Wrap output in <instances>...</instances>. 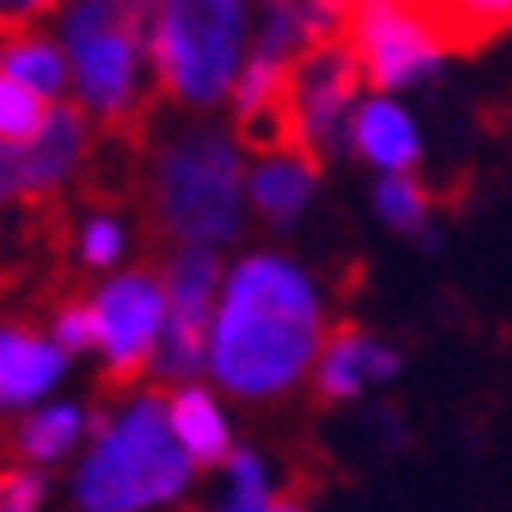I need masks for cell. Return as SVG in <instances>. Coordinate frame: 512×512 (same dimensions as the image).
<instances>
[{
  "label": "cell",
  "instance_id": "7a4b0ae2",
  "mask_svg": "<svg viewBox=\"0 0 512 512\" xmlns=\"http://www.w3.org/2000/svg\"><path fill=\"white\" fill-rule=\"evenodd\" d=\"M240 231V156L212 127L160 146L151 170L146 240L207 249Z\"/></svg>",
  "mask_w": 512,
  "mask_h": 512
},
{
  "label": "cell",
  "instance_id": "6da1fadb",
  "mask_svg": "<svg viewBox=\"0 0 512 512\" xmlns=\"http://www.w3.org/2000/svg\"><path fill=\"white\" fill-rule=\"evenodd\" d=\"M320 306L311 282L273 254H249L226 282L212 329V372L231 395L268 400L311 367Z\"/></svg>",
  "mask_w": 512,
  "mask_h": 512
},
{
  "label": "cell",
  "instance_id": "603a6c76",
  "mask_svg": "<svg viewBox=\"0 0 512 512\" xmlns=\"http://www.w3.org/2000/svg\"><path fill=\"white\" fill-rule=\"evenodd\" d=\"M264 512H301V503H296L292 494H282V498H268V508Z\"/></svg>",
  "mask_w": 512,
  "mask_h": 512
},
{
  "label": "cell",
  "instance_id": "d6986e66",
  "mask_svg": "<svg viewBox=\"0 0 512 512\" xmlns=\"http://www.w3.org/2000/svg\"><path fill=\"white\" fill-rule=\"evenodd\" d=\"M52 334H57V348L62 353H80V348H94L99 343V315L85 301H66L57 320H52Z\"/></svg>",
  "mask_w": 512,
  "mask_h": 512
},
{
  "label": "cell",
  "instance_id": "9a60e30c",
  "mask_svg": "<svg viewBox=\"0 0 512 512\" xmlns=\"http://www.w3.org/2000/svg\"><path fill=\"white\" fill-rule=\"evenodd\" d=\"M0 76L19 80L24 90H33L43 99V94H62L66 62H62V52L52 43H43V38H19V43L0 47Z\"/></svg>",
  "mask_w": 512,
  "mask_h": 512
},
{
  "label": "cell",
  "instance_id": "9c48e42d",
  "mask_svg": "<svg viewBox=\"0 0 512 512\" xmlns=\"http://www.w3.org/2000/svg\"><path fill=\"white\" fill-rule=\"evenodd\" d=\"M437 52H480L512 29V0H404Z\"/></svg>",
  "mask_w": 512,
  "mask_h": 512
},
{
  "label": "cell",
  "instance_id": "30bf717a",
  "mask_svg": "<svg viewBox=\"0 0 512 512\" xmlns=\"http://www.w3.org/2000/svg\"><path fill=\"white\" fill-rule=\"evenodd\" d=\"M66 367V353L57 343L38 339L29 329H0V409L38 400Z\"/></svg>",
  "mask_w": 512,
  "mask_h": 512
},
{
  "label": "cell",
  "instance_id": "5bb4252c",
  "mask_svg": "<svg viewBox=\"0 0 512 512\" xmlns=\"http://www.w3.org/2000/svg\"><path fill=\"white\" fill-rule=\"evenodd\" d=\"M315 188V170L301 160H273L249 174V198L268 221H292Z\"/></svg>",
  "mask_w": 512,
  "mask_h": 512
},
{
  "label": "cell",
  "instance_id": "5b68a950",
  "mask_svg": "<svg viewBox=\"0 0 512 512\" xmlns=\"http://www.w3.org/2000/svg\"><path fill=\"white\" fill-rule=\"evenodd\" d=\"M94 315H99V348L109 353L104 390H127L156 357V339L165 325V287L151 273H123L99 292Z\"/></svg>",
  "mask_w": 512,
  "mask_h": 512
},
{
  "label": "cell",
  "instance_id": "3957f363",
  "mask_svg": "<svg viewBox=\"0 0 512 512\" xmlns=\"http://www.w3.org/2000/svg\"><path fill=\"white\" fill-rule=\"evenodd\" d=\"M90 428L94 447L76 475V498L85 512H137L170 503L188 484V456L160 395H141L118 423L94 414Z\"/></svg>",
  "mask_w": 512,
  "mask_h": 512
},
{
  "label": "cell",
  "instance_id": "2e32d148",
  "mask_svg": "<svg viewBox=\"0 0 512 512\" xmlns=\"http://www.w3.org/2000/svg\"><path fill=\"white\" fill-rule=\"evenodd\" d=\"M80 433V414L71 404H52L43 414H33V419L19 423L15 433V451L24 461H57L62 451H71Z\"/></svg>",
  "mask_w": 512,
  "mask_h": 512
},
{
  "label": "cell",
  "instance_id": "e0dca14e",
  "mask_svg": "<svg viewBox=\"0 0 512 512\" xmlns=\"http://www.w3.org/2000/svg\"><path fill=\"white\" fill-rule=\"evenodd\" d=\"M47 104L33 90H24L19 80L0 76V146H29L47 127Z\"/></svg>",
  "mask_w": 512,
  "mask_h": 512
},
{
  "label": "cell",
  "instance_id": "ba28073f",
  "mask_svg": "<svg viewBox=\"0 0 512 512\" xmlns=\"http://www.w3.org/2000/svg\"><path fill=\"white\" fill-rule=\"evenodd\" d=\"M80 146H85V118L80 104H57L47 113V127L29 146H15L19 160V202H43L52 198V188L76 170Z\"/></svg>",
  "mask_w": 512,
  "mask_h": 512
},
{
  "label": "cell",
  "instance_id": "8992f818",
  "mask_svg": "<svg viewBox=\"0 0 512 512\" xmlns=\"http://www.w3.org/2000/svg\"><path fill=\"white\" fill-rule=\"evenodd\" d=\"M221 264L212 249H179L165 273V325L156 339L151 372L160 381H184L202 367L207 348V306L217 292Z\"/></svg>",
  "mask_w": 512,
  "mask_h": 512
},
{
  "label": "cell",
  "instance_id": "4fadbf2b",
  "mask_svg": "<svg viewBox=\"0 0 512 512\" xmlns=\"http://www.w3.org/2000/svg\"><path fill=\"white\" fill-rule=\"evenodd\" d=\"M367 334L357 325H334L320 353V372H315V390L320 400H353L362 381H367Z\"/></svg>",
  "mask_w": 512,
  "mask_h": 512
},
{
  "label": "cell",
  "instance_id": "d4e9b609",
  "mask_svg": "<svg viewBox=\"0 0 512 512\" xmlns=\"http://www.w3.org/2000/svg\"><path fill=\"white\" fill-rule=\"evenodd\" d=\"M5 282H10V278H5V273H0V287H5Z\"/></svg>",
  "mask_w": 512,
  "mask_h": 512
},
{
  "label": "cell",
  "instance_id": "ffe728a7",
  "mask_svg": "<svg viewBox=\"0 0 512 512\" xmlns=\"http://www.w3.org/2000/svg\"><path fill=\"white\" fill-rule=\"evenodd\" d=\"M43 480L33 470H5L0 475V512H38Z\"/></svg>",
  "mask_w": 512,
  "mask_h": 512
},
{
  "label": "cell",
  "instance_id": "7c38bea8",
  "mask_svg": "<svg viewBox=\"0 0 512 512\" xmlns=\"http://www.w3.org/2000/svg\"><path fill=\"white\" fill-rule=\"evenodd\" d=\"M170 428L193 466H221V461H231V437H226V423H221L217 404H212L207 390H198V386L174 390Z\"/></svg>",
  "mask_w": 512,
  "mask_h": 512
},
{
  "label": "cell",
  "instance_id": "52a82bcc",
  "mask_svg": "<svg viewBox=\"0 0 512 512\" xmlns=\"http://www.w3.org/2000/svg\"><path fill=\"white\" fill-rule=\"evenodd\" d=\"M357 85H362V66L339 38H325L296 57V109H301V127H306V146H311L315 165H325L329 151L339 146L343 113L353 104Z\"/></svg>",
  "mask_w": 512,
  "mask_h": 512
},
{
  "label": "cell",
  "instance_id": "7402d4cb",
  "mask_svg": "<svg viewBox=\"0 0 512 512\" xmlns=\"http://www.w3.org/2000/svg\"><path fill=\"white\" fill-rule=\"evenodd\" d=\"M57 10V0H0V38H24L33 19H43Z\"/></svg>",
  "mask_w": 512,
  "mask_h": 512
},
{
  "label": "cell",
  "instance_id": "277c9868",
  "mask_svg": "<svg viewBox=\"0 0 512 512\" xmlns=\"http://www.w3.org/2000/svg\"><path fill=\"white\" fill-rule=\"evenodd\" d=\"M245 38V0H160L151 29L156 85L179 104H217L231 90Z\"/></svg>",
  "mask_w": 512,
  "mask_h": 512
},
{
  "label": "cell",
  "instance_id": "cb8c5ba5",
  "mask_svg": "<svg viewBox=\"0 0 512 512\" xmlns=\"http://www.w3.org/2000/svg\"><path fill=\"white\" fill-rule=\"evenodd\" d=\"M268 5H311V0H268Z\"/></svg>",
  "mask_w": 512,
  "mask_h": 512
},
{
  "label": "cell",
  "instance_id": "ac0fdd59",
  "mask_svg": "<svg viewBox=\"0 0 512 512\" xmlns=\"http://www.w3.org/2000/svg\"><path fill=\"white\" fill-rule=\"evenodd\" d=\"M376 212H381L395 231L419 235L423 221H428V193H423L414 179L390 174V179H381V184H376Z\"/></svg>",
  "mask_w": 512,
  "mask_h": 512
},
{
  "label": "cell",
  "instance_id": "8fae6325",
  "mask_svg": "<svg viewBox=\"0 0 512 512\" xmlns=\"http://www.w3.org/2000/svg\"><path fill=\"white\" fill-rule=\"evenodd\" d=\"M348 137H353V146L362 156L376 160V165L390 174L409 170V165L419 160V132H414V123H409L395 104H386V99L362 104V113L348 123Z\"/></svg>",
  "mask_w": 512,
  "mask_h": 512
},
{
  "label": "cell",
  "instance_id": "44dd1931",
  "mask_svg": "<svg viewBox=\"0 0 512 512\" xmlns=\"http://www.w3.org/2000/svg\"><path fill=\"white\" fill-rule=\"evenodd\" d=\"M118 249H123V235H118V226H113L109 217H94L90 226H85V235H80V254H85V264H113L118 259Z\"/></svg>",
  "mask_w": 512,
  "mask_h": 512
}]
</instances>
